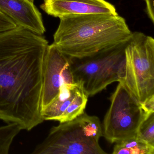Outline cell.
<instances>
[{
    "mask_svg": "<svg viewBox=\"0 0 154 154\" xmlns=\"http://www.w3.org/2000/svg\"><path fill=\"white\" fill-rule=\"evenodd\" d=\"M142 108L147 115L154 112V94L141 102Z\"/></svg>",
    "mask_w": 154,
    "mask_h": 154,
    "instance_id": "cell-15",
    "label": "cell"
},
{
    "mask_svg": "<svg viewBox=\"0 0 154 154\" xmlns=\"http://www.w3.org/2000/svg\"><path fill=\"white\" fill-rule=\"evenodd\" d=\"M75 83L70 57L63 54L54 43L48 45L43 65L41 113L57 98L62 86Z\"/></svg>",
    "mask_w": 154,
    "mask_h": 154,
    "instance_id": "cell-7",
    "label": "cell"
},
{
    "mask_svg": "<svg viewBox=\"0 0 154 154\" xmlns=\"http://www.w3.org/2000/svg\"><path fill=\"white\" fill-rule=\"evenodd\" d=\"M128 40L88 56L70 57L75 81L82 85L89 97L123 79L125 49Z\"/></svg>",
    "mask_w": 154,
    "mask_h": 154,
    "instance_id": "cell-4",
    "label": "cell"
},
{
    "mask_svg": "<svg viewBox=\"0 0 154 154\" xmlns=\"http://www.w3.org/2000/svg\"><path fill=\"white\" fill-rule=\"evenodd\" d=\"M122 80L134 97L143 102L154 94V39L142 32H132L125 49Z\"/></svg>",
    "mask_w": 154,
    "mask_h": 154,
    "instance_id": "cell-5",
    "label": "cell"
},
{
    "mask_svg": "<svg viewBox=\"0 0 154 154\" xmlns=\"http://www.w3.org/2000/svg\"><path fill=\"white\" fill-rule=\"evenodd\" d=\"M16 23L0 11V33L15 28Z\"/></svg>",
    "mask_w": 154,
    "mask_h": 154,
    "instance_id": "cell-14",
    "label": "cell"
},
{
    "mask_svg": "<svg viewBox=\"0 0 154 154\" xmlns=\"http://www.w3.org/2000/svg\"><path fill=\"white\" fill-rule=\"evenodd\" d=\"M137 136L154 146V112L148 115L142 122L137 131Z\"/></svg>",
    "mask_w": 154,
    "mask_h": 154,
    "instance_id": "cell-13",
    "label": "cell"
},
{
    "mask_svg": "<svg viewBox=\"0 0 154 154\" xmlns=\"http://www.w3.org/2000/svg\"><path fill=\"white\" fill-rule=\"evenodd\" d=\"M113 154H154V146L137 135L115 143Z\"/></svg>",
    "mask_w": 154,
    "mask_h": 154,
    "instance_id": "cell-11",
    "label": "cell"
},
{
    "mask_svg": "<svg viewBox=\"0 0 154 154\" xmlns=\"http://www.w3.org/2000/svg\"><path fill=\"white\" fill-rule=\"evenodd\" d=\"M22 130L20 126L14 122L0 126V154H9L14 139Z\"/></svg>",
    "mask_w": 154,
    "mask_h": 154,
    "instance_id": "cell-12",
    "label": "cell"
},
{
    "mask_svg": "<svg viewBox=\"0 0 154 154\" xmlns=\"http://www.w3.org/2000/svg\"><path fill=\"white\" fill-rule=\"evenodd\" d=\"M31 1H32L34 2V0H31Z\"/></svg>",
    "mask_w": 154,
    "mask_h": 154,
    "instance_id": "cell-17",
    "label": "cell"
},
{
    "mask_svg": "<svg viewBox=\"0 0 154 154\" xmlns=\"http://www.w3.org/2000/svg\"><path fill=\"white\" fill-rule=\"evenodd\" d=\"M102 136L99 118L84 112L72 120L52 127L32 154H107L99 144Z\"/></svg>",
    "mask_w": 154,
    "mask_h": 154,
    "instance_id": "cell-3",
    "label": "cell"
},
{
    "mask_svg": "<svg viewBox=\"0 0 154 154\" xmlns=\"http://www.w3.org/2000/svg\"><path fill=\"white\" fill-rule=\"evenodd\" d=\"M131 33L119 14L66 16L60 18L54 43L67 56L82 58L127 41Z\"/></svg>",
    "mask_w": 154,
    "mask_h": 154,
    "instance_id": "cell-2",
    "label": "cell"
},
{
    "mask_svg": "<svg viewBox=\"0 0 154 154\" xmlns=\"http://www.w3.org/2000/svg\"><path fill=\"white\" fill-rule=\"evenodd\" d=\"M146 2L145 11L151 22L154 24V0H144Z\"/></svg>",
    "mask_w": 154,
    "mask_h": 154,
    "instance_id": "cell-16",
    "label": "cell"
},
{
    "mask_svg": "<svg viewBox=\"0 0 154 154\" xmlns=\"http://www.w3.org/2000/svg\"><path fill=\"white\" fill-rule=\"evenodd\" d=\"M142 1H144V0H142Z\"/></svg>",
    "mask_w": 154,
    "mask_h": 154,
    "instance_id": "cell-18",
    "label": "cell"
},
{
    "mask_svg": "<svg viewBox=\"0 0 154 154\" xmlns=\"http://www.w3.org/2000/svg\"><path fill=\"white\" fill-rule=\"evenodd\" d=\"M48 42L21 27L0 33V119L29 131L41 113L44 57Z\"/></svg>",
    "mask_w": 154,
    "mask_h": 154,
    "instance_id": "cell-1",
    "label": "cell"
},
{
    "mask_svg": "<svg viewBox=\"0 0 154 154\" xmlns=\"http://www.w3.org/2000/svg\"><path fill=\"white\" fill-rule=\"evenodd\" d=\"M0 11L17 26L40 35L46 32L42 14L31 0H0Z\"/></svg>",
    "mask_w": 154,
    "mask_h": 154,
    "instance_id": "cell-10",
    "label": "cell"
},
{
    "mask_svg": "<svg viewBox=\"0 0 154 154\" xmlns=\"http://www.w3.org/2000/svg\"><path fill=\"white\" fill-rule=\"evenodd\" d=\"M40 8L49 16L59 19L87 14H118L115 7L106 0H44Z\"/></svg>",
    "mask_w": 154,
    "mask_h": 154,
    "instance_id": "cell-9",
    "label": "cell"
},
{
    "mask_svg": "<svg viewBox=\"0 0 154 154\" xmlns=\"http://www.w3.org/2000/svg\"><path fill=\"white\" fill-rule=\"evenodd\" d=\"M110 100L102 133L106 140L112 144L137 135L140 125L148 115L122 80L119 82Z\"/></svg>",
    "mask_w": 154,
    "mask_h": 154,
    "instance_id": "cell-6",
    "label": "cell"
},
{
    "mask_svg": "<svg viewBox=\"0 0 154 154\" xmlns=\"http://www.w3.org/2000/svg\"><path fill=\"white\" fill-rule=\"evenodd\" d=\"M88 97L80 84L65 85L54 100L42 112L43 119L60 123L72 120L85 112Z\"/></svg>",
    "mask_w": 154,
    "mask_h": 154,
    "instance_id": "cell-8",
    "label": "cell"
}]
</instances>
